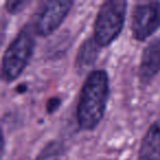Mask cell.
I'll return each instance as SVG.
<instances>
[{
    "label": "cell",
    "mask_w": 160,
    "mask_h": 160,
    "mask_svg": "<svg viewBox=\"0 0 160 160\" xmlns=\"http://www.w3.org/2000/svg\"><path fill=\"white\" fill-rule=\"evenodd\" d=\"M109 98V77L104 70L89 73L80 92L77 121L80 128L91 131L101 122Z\"/></svg>",
    "instance_id": "obj_1"
},
{
    "label": "cell",
    "mask_w": 160,
    "mask_h": 160,
    "mask_svg": "<svg viewBox=\"0 0 160 160\" xmlns=\"http://www.w3.org/2000/svg\"><path fill=\"white\" fill-rule=\"evenodd\" d=\"M33 31L25 25L6 49L2 57V79L13 81L22 73L32 57L34 49Z\"/></svg>",
    "instance_id": "obj_2"
},
{
    "label": "cell",
    "mask_w": 160,
    "mask_h": 160,
    "mask_svg": "<svg viewBox=\"0 0 160 160\" xmlns=\"http://www.w3.org/2000/svg\"><path fill=\"white\" fill-rule=\"evenodd\" d=\"M127 2L109 0L102 3L94 23V41L100 47L109 46L121 33L125 22Z\"/></svg>",
    "instance_id": "obj_3"
},
{
    "label": "cell",
    "mask_w": 160,
    "mask_h": 160,
    "mask_svg": "<svg viewBox=\"0 0 160 160\" xmlns=\"http://www.w3.org/2000/svg\"><path fill=\"white\" fill-rule=\"evenodd\" d=\"M72 1L69 0H47L40 3L31 20V30L40 36L53 33L64 21Z\"/></svg>",
    "instance_id": "obj_4"
},
{
    "label": "cell",
    "mask_w": 160,
    "mask_h": 160,
    "mask_svg": "<svg viewBox=\"0 0 160 160\" xmlns=\"http://www.w3.org/2000/svg\"><path fill=\"white\" fill-rule=\"evenodd\" d=\"M160 27V3L145 2L137 5L133 12L132 32L137 41H145Z\"/></svg>",
    "instance_id": "obj_5"
},
{
    "label": "cell",
    "mask_w": 160,
    "mask_h": 160,
    "mask_svg": "<svg viewBox=\"0 0 160 160\" xmlns=\"http://www.w3.org/2000/svg\"><path fill=\"white\" fill-rule=\"evenodd\" d=\"M160 71V40H155L144 49L139 66V77L148 83Z\"/></svg>",
    "instance_id": "obj_6"
},
{
    "label": "cell",
    "mask_w": 160,
    "mask_h": 160,
    "mask_svg": "<svg viewBox=\"0 0 160 160\" xmlns=\"http://www.w3.org/2000/svg\"><path fill=\"white\" fill-rule=\"evenodd\" d=\"M138 160H160V120L149 127L142 138Z\"/></svg>",
    "instance_id": "obj_7"
},
{
    "label": "cell",
    "mask_w": 160,
    "mask_h": 160,
    "mask_svg": "<svg viewBox=\"0 0 160 160\" xmlns=\"http://www.w3.org/2000/svg\"><path fill=\"white\" fill-rule=\"evenodd\" d=\"M99 47L100 46L97 44L94 38H89L81 45V47L78 51L77 59H76V65L78 69L83 71L93 64L98 57Z\"/></svg>",
    "instance_id": "obj_8"
},
{
    "label": "cell",
    "mask_w": 160,
    "mask_h": 160,
    "mask_svg": "<svg viewBox=\"0 0 160 160\" xmlns=\"http://www.w3.org/2000/svg\"><path fill=\"white\" fill-rule=\"evenodd\" d=\"M59 152L60 149L58 145L56 142H52L42 151L38 160H58Z\"/></svg>",
    "instance_id": "obj_9"
},
{
    "label": "cell",
    "mask_w": 160,
    "mask_h": 160,
    "mask_svg": "<svg viewBox=\"0 0 160 160\" xmlns=\"http://www.w3.org/2000/svg\"><path fill=\"white\" fill-rule=\"evenodd\" d=\"M28 5H30V1L28 0H9L6 2V9L10 13H18L22 11Z\"/></svg>",
    "instance_id": "obj_10"
},
{
    "label": "cell",
    "mask_w": 160,
    "mask_h": 160,
    "mask_svg": "<svg viewBox=\"0 0 160 160\" xmlns=\"http://www.w3.org/2000/svg\"><path fill=\"white\" fill-rule=\"evenodd\" d=\"M60 102H62V100H60L59 98H57V97L51 98L48 100V102H47V104H46L47 112H48V113H54V112H55L56 110L59 108Z\"/></svg>",
    "instance_id": "obj_11"
}]
</instances>
